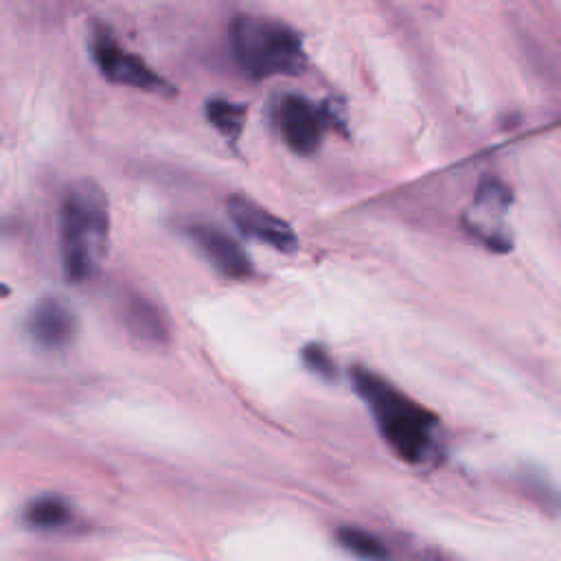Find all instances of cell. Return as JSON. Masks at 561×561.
<instances>
[{
	"label": "cell",
	"instance_id": "obj_1",
	"mask_svg": "<svg viewBox=\"0 0 561 561\" xmlns=\"http://www.w3.org/2000/svg\"><path fill=\"white\" fill-rule=\"evenodd\" d=\"M351 381L388 447L405 462H423L436 445V416L377 373L355 366Z\"/></svg>",
	"mask_w": 561,
	"mask_h": 561
},
{
	"label": "cell",
	"instance_id": "obj_2",
	"mask_svg": "<svg viewBox=\"0 0 561 561\" xmlns=\"http://www.w3.org/2000/svg\"><path fill=\"white\" fill-rule=\"evenodd\" d=\"M110 245V204L90 180L68 186L59 208V259L68 283L90 280Z\"/></svg>",
	"mask_w": 561,
	"mask_h": 561
},
{
	"label": "cell",
	"instance_id": "obj_3",
	"mask_svg": "<svg viewBox=\"0 0 561 561\" xmlns=\"http://www.w3.org/2000/svg\"><path fill=\"white\" fill-rule=\"evenodd\" d=\"M230 46L239 68L254 77L298 75L307 55L296 31L259 15H239L230 28Z\"/></svg>",
	"mask_w": 561,
	"mask_h": 561
},
{
	"label": "cell",
	"instance_id": "obj_4",
	"mask_svg": "<svg viewBox=\"0 0 561 561\" xmlns=\"http://www.w3.org/2000/svg\"><path fill=\"white\" fill-rule=\"evenodd\" d=\"M226 210L232 224L250 239H256L274 250L294 252L298 248V237L291 226L256 204L245 195H232L226 202Z\"/></svg>",
	"mask_w": 561,
	"mask_h": 561
},
{
	"label": "cell",
	"instance_id": "obj_5",
	"mask_svg": "<svg viewBox=\"0 0 561 561\" xmlns=\"http://www.w3.org/2000/svg\"><path fill=\"white\" fill-rule=\"evenodd\" d=\"M26 333L46 351H61L70 346L79 333V318L64 298L44 296L26 316Z\"/></svg>",
	"mask_w": 561,
	"mask_h": 561
},
{
	"label": "cell",
	"instance_id": "obj_6",
	"mask_svg": "<svg viewBox=\"0 0 561 561\" xmlns=\"http://www.w3.org/2000/svg\"><path fill=\"white\" fill-rule=\"evenodd\" d=\"M92 57L101 72L121 85H131L140 90H167L169 85L156 75L140 57L121 48L107 33H96L92 39Z\"/></svg>",
	"mask_w": 561,
	"mask_h": 561
},
{
	"label": "cell",
	"instance_id": "obj_7",
	"mask_svg": "<svg viewBox=\"0 0 561 561\" xmlns=\"http://www.w3.org/2000/svg\"><path fill=\"white\" fill-rule=\"evenodd\" d=\"M274 116L283 140L296 153L309 156L320 147L327 118L309 99L300 94H285L276 105Z\"/></svg>",
	"mask_w": 561,
	"mask_h": 561
},
{
	"label": "cell",
	"instance_id": "obj_8",
	"mask_svg": "<svg viewBox=\"0 0 561 561\" xmlns=\"http://www.w3.org/2000/svg\"><path fill=\"white\" fill-rule=\"evenodd\" d=\"M193 243L210 261V265L228 278H245L252 274V263L243 248L221 228L213 224H193L188 228Z\"/></svg>",
	"mask_w": 561,
	"mask_h": 561
},
{
	"label": "cell",
	"instance_id": "obj_9",
	"mask_svg": "<svg viewBox=\"0 0 561 561\" xmlns=\"http://www.w3.org/2000/svg\"><path fill=\"white\" fill-rule=\"evenodd\" d=\"M125 329L136 342L142 344H164L169 340V322L156 302L145 296H134L125 305Z\"/></svg>",
	"mask_w": 561,
	"mask_h": 561
},
{
	"label": "cell",
	"instance_id": "obj_10",
	"mask_svg": "<svg viewBox=\"0 0 561 561\" xmlns=\"http://www.w3.org/2000/svg\"><path fill=\"white\" fill-rule=\"evenodd\" d=\"M22 519L28 528L53 530L70 519V506L59 495H37L24 506Z\"/></svg>",
	"mask_w": 561,
	"mask_h": 561
},
{
	"label": "cell",
	"instance_id": "obj_11",
	"mask_svg": "<svg viewBox=\"0 0 561 561\" xmlns=\"http://www.w3.org/2000/svg\"><path fill=\"white\" fill-rule=\"evenodd\" d=\"M337 541L346 552H351L353 557H357L362 561H386L388 559V548L381 543V539L364 528L342 526L337 530Z\"/></svg>",
	"mask_w": 561,
	"mask_h": 561
},
{
	"label": "cell",
	"instance_id": "obj_12",
	"mask_svg": "<svg viewBox=\"0 0 561 561\" xmlns=\"http://www.w3.org/2000/svg\"><path fill=\"white\" fill-rule=\"evenodd\" d=\"M245 114L248 112L241 103H232V101H224V99H213L206 103V118L228 140H237L241 136Z\"/></svg>",
	"mask_w": 561,
	"mask_h": 561
},
{
	"label": "cell",
	"instance_id": "obj_13",
	"mask_svg": "<svg viewBox=\"0 0 561 561\" xmlns=\"http://www.w3.org/2000/svg\"><path fill=\"white\" fill-rule=\"evenodd\" d=\"M302 362L313 375H318L322 379H337V368H335V364H333V359H331V355L327 353L324 346H320L316 342L307 344L302 348Z\"/></svg>",
	"mask_w": 561,
	"mask_h": 561
}]
</instances>
